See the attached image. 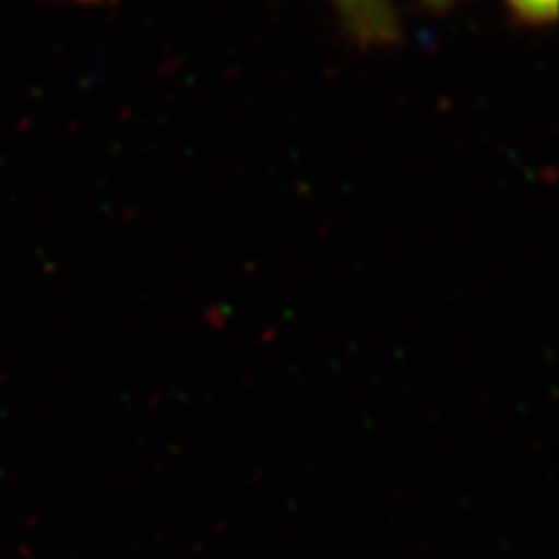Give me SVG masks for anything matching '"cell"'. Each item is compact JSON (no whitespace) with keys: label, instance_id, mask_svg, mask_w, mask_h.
<instances>
[{"label":"cell","instance_id":"7a4b0ae2","mask_svg":"<svg viewBox=\"0 0 559 559\" xmlns=\"http://www.w3.org/2000/svg\"><path fill=\"white\" fill-rule=\"evenodd\" d=\"M429 5H433V8H445V5H450L452 0H427Z\"/></svg>","mask_w":559,"mask_h":559},{"label":"cell","instance_id":"6da1fadb","mask_svg":"<svg viewBox=\"0 0 559 559\" xmlns=\"http://www.w3.org/2000/svg\"><path fill=\"white\" fill-rule=\"evenodd\" d=\"M509 3L530 22H552L557 14V0H509Z\"/></svg>","mask_w":559,"mask_h":559}]
</instances>
